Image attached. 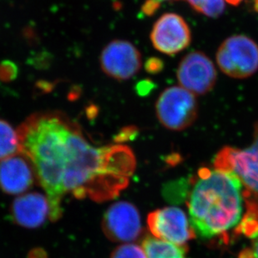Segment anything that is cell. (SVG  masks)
Listing matches in <instances>:
<instances>
[{
	"mask_svg": "<svg viewBox=\"0 0 258 258\" xmlns=\"http://www.w3.org/2000/svg\"><path fill=\"white\" fill-rule=\"evenodd\" d=\"M253 9L256 13H258V0H253Z\"/></svg>",
	"mask_w": 258,
	"mask_h": 258,
	"instance_id": "obj_25",
	"label": "cell"
},
{
	"mask_svg": "<svg viewBox=\"0 0 258 258\" xmlns=\"http://www.w3.org/2000/svg\"><path fill=\"white\" fill-rule=\"evenodd\" d=\"M151 40L158 51L174 55L190 45L191 32L181 16L168 13L155 23L151 30Z\"/></svg>",
	"mask_w": 258,
	"mask_h": 258,
	"instance_id": "obj_10",
	"label": "cell"
},
{
	"mask_svg": "<svg viewBox=\"0 0 258 258\" xmlns=\"http://www.w3.org/2000/svg\"><path fill=\"white\" fill-rule=\"evenodd\" d=\"M217 71L212 61L204 53L190 52L180 63L177 78L180 86L196 95H205L217 82Z\"/></svg>",
	"mask_w": 258,
	"mask_h": 258,
	"instance_id": "obj_9",
	"label": "cell"
},
{
	"mask_svg": "<svg viewBox=\"0 0 258 258\" xmlns=\"http://www.w3.org/2000/svg\"><path fill=\"white\" fill-rule=\"evenodd\" d=\"M20 148L18 132L11 124L0 118V160L17 155Z\"/></svg>",
	"mask_w": 258,
	"mask_h": 258,
	"instance_id": "obj_15",
	"label": "cell"
},
{
	"mask_svg": "<svg viewBox=\"0 0 258 258\" xmlns=\"http://www.w3.org/2000/svg\"><path fill=\"white\" fill-rule=\"evenodd\" d=\"M227 3H229L230 5H234V6H236V5H238L240 3H241L242 0H226Z\"/></svg>",
	"mask_w": 258,
	"mask_h": 258,
	"instance_id": "obj_24",
	"label": "cell"
},
{
	"mask_svg": "<svg viewBox=\"0 0 258 258\" xmlns=\"http://www.w3.org/2000/svg\"><path fill=\"white\" fill-rule=\"evenodd\" d=\"M100 63L106 76L116 81H128L142 68V54L131 42L116 39L104 48Z\"/></svg>",
	"mask_w": 258,
	"mask_h": 258,
	"instance_id": "obj_8",
	"label": "cell"
},
{
	"mask_svg": "<svg viewBox=\"0 0 258 258\" xmlns=\"http://www.w3.org/2000/svg\"><path fill=\"white\" fill-rule=\"evenodd\" d=\"M239 258H258V238L253 242L251 249H246L241 252Z\"/></svg>",
	"mask_w": 258,
	"mask_h": 258,
	"instance_id": "obj_23",
	"label": "cell"
},
{
	"mask_svg": "<svg viewBox=\"0 0 258 258\" xmlns=\"http://www.w3.org/2000/svg\"><path fill=\"white\" fill-rule=\"evenodd\" d=\"M217 62L231 78L250 77L258 70L257 44L246 35L229 37L217 50Z\"/></svg>",
	"mask_w": 258,
	"mask_h": 258,
	"instance_id": "obj_4",
	"label": "cell"
},
{
	"mask_svg": "<svg viewBox=\"0 0 258 258\" xmlns=\"http://www.w3.org/2000/svg\"><path fill=\"white\" fill-rule=\"evenodd\" d=\"M156 2L160 3L161 4V2H163V1H168V0H155Z\"/></svg>",
	"mask_w": 258,
	"mask_h": 258,
	"instance_id": "obj_26",
	"label": "cell"
},
{
	"mask_svg": "<svg viewBox=\"0 0 258 258\" xmlns=\"http://www.w3.org/2000/svg\"><path fill=\"white\" fill-rule=\"evenodd\" d=\"M137 132H138V131H137V128H135V127L133 126L127 127V128H124V129L119 133V136H118V139H119L120 142H121V141H127V140L129 139H133V138L138 134Z\"/></svg>",
	"mask_w": 258,
	"mask_h": 258,
	"instance_id": "obj_22",
	"label": "cell"
},
{
	"mask_svg": "<svg viewBox=\"0 0 258 258\" xmlns=\"http://www.w3.org/2000/svg\"><path fill=\"white\" fill-rule=\"evenodd\" d=\"M149 229L156 238L185 247L196 236L185 212L177 207H165L151 212L147 218Z\"/></svg>",
	"mask_w": 258,
	"mask_h": 258,
	"instance_id": "obj_7",
	"label": "cell"
},
{
	"mask_svg": "<svg viewBox=\"0 0 258 258\" xmlns=\"http://www.w3.org/2000/svg\"><path fill=\"white\" fill-rule=\"evenodd\" d=\"M17 67L10 61H4L0 63V80L4 81H10L17 76Z\"/></svg>",
	"mask_w": 258,
	"mask_h": 258,
	"instance_id": "obj_18",
	"label": "cell"
},
{
	"mask_svg": "<svg viewBox=\"0 0 258 258\" xmlns=\"http://www.w3.org/2000/svg\"><path fill=\"white\" fill-rule=\"evenodd\" d=\"M156 110L162 125L171 131H182L190 127L198 118V100L184 88L172 86L161 93Z\"/></svg>",
	"mask_w": 258,
	"mask_h": 258,
	"instance_id": "obj_5",
	"label": "cell"
},
{
	"mask_svg": "<svg viewBox=\"0 0 258 258\" xmlns=\"http://www.w3.org/2000/svg\"><path fill=\"white\" fill-rule=\"evenodd\" d=\"M241 181L232 173L202 168L188 202L190 226L203 239L227 233L242 212Z\"/></svg>",
	"mask_w": 258,
	"mask_h": 258,
	"instance_id": "obj_3",
	"label": "cell"
},
{
	"mask_svg": "<svg viewBox=\"0 0 258 258\" xmlns=\"http://www.w3.org/2000/svg\"><path fill=\"white\" fill-rule=\"evenodd\" d=\"M215 168L232 173L247 190L258 195V145L246 150L224 147L217 154Z\"/></svg>",
	"mask_w": 258,
	"mask_h": 258,
	"instance_id": "obj_6",
	"label": "cell"
},
{
	"mask_svg": "<svg viewBox=\"0 0 258 258\" xmlns=\"http://www.w3.org/2000/svg\"><path fill=\"white\" fill-rule=\"evenodd\" d=\"M154 85L153 82L151 81H143L142 82H139L137 85V93L140 95H146L149 93L151 92V90H153Z\"/></svg>",
	"mask_w": 258,
	"mask_h": 258,
	"instance_id": "obj_21",
	"label": "cell"
},
{
	"mask_svg": "<svg viewBox=\"0 0 258 258\" xmlns=\"http://www.w3.org/2000/svg\"><path fill=\"white\" fill-rule=\"evenodd\" d=\"M102 229L113 241L131 242L137 240L142 231L139 211L130 202H116L105 212Z\"/></svg>",
	"mask_w": 258,
	"mask_h": 258,
	"instance_id": "obj_11",
	"label": "cell"
},
{
	"mask_svg": "<svg viewBox=\"0 0 258 258\" xmlns=\"http://www.w3.org/2000/svg\"><path fill=\"white\" fill-rule=\"evenodd\" d=\"M34 167L27 157L20 153L0 162V187L5 193L22 194L34 183Z\"/></svg>",
	"mask_w": 258,
	"mask_h": 258,
	"instance_id": "obj_12",
	"label": "cell"
},
{
	"mask_svg": "<svg viewBox=\"0 0 258 258\" xmlns=\"http://www.w3.org/2000/svg\"><path fill=\"white\" fill-rule=\"evenodd\" d=\"M110 258H146V256L142 246L128 243L117 247Z\"/></svg>",
	"mask_w": 258,
	"mask_h": 258,
	"instance_id": "obj_17",
	"label": "cell"
},
{
	"mask_svg": "<svg viewBox=\"0 0 258 258\" xmlns=\"http://www.w3.org/2000/svg\"><path fill=\"white\" fill-rule=\"evenodd\" d=\"M145 66H146V71L149 74L156 75V74L161 73V71H163L165 63L161 58L151 57L146 60Z\"/></svg>",
	"mask_w": 258,
	"mask_h": 258,
	"instance_id": "obj_19",
	"label": "cell"
},
{
	"mask_svg": "<svg viewBox=\"0 0 258 258\" xmlns=\"http://www.w3.org/2000/svg\"><path fill=\"white\" fill-rule=\"evenodd\" d=\"M160 6L161 4L155 0H146V2L142 5V11L145 15L151 16L159 10Z\"/></svg>",
	"mask_w": 258,
	"mask_h": 258,
	"instance_id": "obj_20",
	"label": "cell"
},
{
	"mask_svg": "<svg viewBox=\"0 0 258 258\" xmlns=\"http://www.w3.org/2000/svg\"><path fill=\"white\" fill-rule=\"evenodd\" d=\"M135 168L136 158L129 147L123 145L95 147L79 127L71 141L64 188L77 199L110 200L126 187Z\"/></svg>",
	"mask_w": 258,
	"mask_h": 258,
	"instance_id": "obj_2",
	"label": "cell"
},
{
	"mask_svg": "<svg viewBox=\"0 0 258 258\" xmlns=\"http://www.w3.org/2000/svg\"><path fill=\"white\" fill-rule=\"evenodd\" d=\"M193 10L207 17L217 18L225 10L224 0H187Z\"/></svg>",
	"mask_w": 258,
	"mask_h": 258,
	"instance_id": "obj_16",
	"label": "cell"
},
{
	"mask_svg": "<svg viewBox=\"0 0 258 258\" xmlns=\"http://www.w3.org/2000/svg\"><path fill=\"white\" fill-rule=\"evenodd\" d=\"M79 126L63 113L47 111L28 117L18 130L20 152L31 162L39 184L46 192L49 219L54 222L63 213L64 175L72 137Z\"/></svg>",
	"mask_w": 258,
	"mask_h": 258,
	"instance_id": "obj_1",
	"label": "cell"
},
{
	"mask_svg": "<svg viewBox=\"0 0 258 258\" xmlns=\"http://www.w3.org/2000/svg\"><path fill=\"white\" fill-rule=\"evenodd\" d=\"M12 219L16 224L27 228H36L44 224L49 217L48 198L40 193L20 196L11 207Z\"/></svg>",
	"mask_w": 258,
	"mask_h": 258,
	"instance_id": "obj_13",
	"label": "cell"
},
{
	"mask_svg": "<svg viewBox=\"0 0 258 258\" xmlns=\"http://www.w3.org/2000/svg\"><path fill=\"white\" fill-rule=\"evenodd\" d=\"M146 258H185V248L168 241L147 236L142 242Z\"/></svg>",
	"mask_w": 258,
	"mask_h": 258,
	"instance_id": "obj_14",
	"label": "cell"
}]
</instances>
